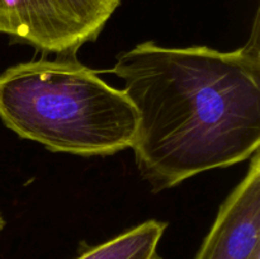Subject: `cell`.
Wrapping results in <instances>:
<instances>
[{
	"label": "cell",
	"mask_w": 260,
	"mask_h": 259,
	"mask_svg": "<svg viewBox=\"0 0 260 259\" xmlns=\"http://www.w3.org/2000/svg\"><path fill=\"white\" fill-rule=\"evenodd\" d=\"M259 10L234 51L142 42L112 73L137 111L136 165L154 192L250 159L260 149Z\"/></svg>",
	"instance_id": "obj_1"
},
{
	"label": "cell",
	"mask_w": 260,
	"mask_h": 259,
	"mask_svg": "<svg viewBox=\"0 0 260 259\" xmlns=\"http://www.w3.org/2000/svg\"><path fill=\"white\" fill-rule=\"evenodd\" d=\"M0 119L52 152L108 156L132 147L137 111L124 90L57 56L17 63L0 75Z\"/></svg>",
	"instance_id": "obj_2"
},
{
	"label": "cell",
	"mask_w": 260,
	"mask_h": 259,
	"mask_svg": "<svg viewBox=\"0 0 260 259\" xmlns=\"http://www.w3.org/2000/svg\"><path fill=\"white\" fill-rule=\"evenodd\" d=\"M122 0H0V33L43 53L75 57Z\"/></svg>",
	"instance_id": "obj_3"
},
{
	"label": "cell",
	"mask_w": 260,
	"mask_h": 259,
	"mask_svg": "<svg viewBox=\"0 0 260 259\" xmlns=\"http://www.w3.org/2000/svg\"><path fill=\"white\" fill-rule=\"evenodd\" d=\"M194 259H260V154L223 201Z\"/></svg>",
	"instance_id": "obj_4"
},
{
	"label": "cell",
	"mask_w": 260,
	"mask_h": 259,
	"mask_svg": "<svg viewBox=\"0 0 260 259\" xmlns=\"http://www.w3.org/2000/svg\"><path fill=\"white\" fill-rule=\"evenodd\" d=\"M167 222L149 220L103 244L86 249L76 259H161L159 243Z\"/></svg>",
	"instance_id": "obj_5"
},
{
	"label": "cell",
	"mask_w": 260,
	"mask_h": 259,
	"mask_svg": "<svg viewBox=\"0 0 260 259\" xmlns=\"http://www.w3.org/2000/svg\"><path fill=\"white\" fill-rule=\"evenodd\" d=\"M4 226H5V220H4V217H3L2 213H0V231L4 229Z\"/></svg>",
	"instance_id": "obj_6"
}]
</instances>
